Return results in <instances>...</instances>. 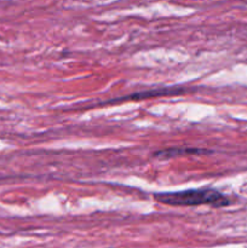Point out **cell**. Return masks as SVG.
<instances>
[{
	"label": "cell",
	"instance_id": "3957f363",
	"mask_svg": "<svg viewBox=\"0 0 247 248\" xmlns=\"http://www.w3.org/2000/svg\"><path fill=\"white\" fill-rule=\"evenodd\" d=\"M203 153H210L208 150L198 149V148H172V149H165L155 152L154 157L159 159H171L176 156H183V154L193 155V154H203Z\"/></svg>",
	"mask_w": 247,
	"mask_h": 248
},
{
	"label": "cell",
	"instance_id": "7a4b0ae2",
	"mask_svg": "<svg viewBox=\"0 0 247 248\" xmlns=\"http://www.w3.org/2000/svg\"><path fill=\"white\" fill-rule=\"evenodd\" d=\"M186 90L181 89V87H162V89L152 90V91H145V92H138V93L130 94L127 97H123L120 101H137V99H145V98H152V97H161V96H174V94H181L185 93Z\"/></svg>",
	"mask_w": 247,
	"mask_h": 248
},
{
	"label": "cell",
	"instance_id": "6da1fadb",
	"mask_svg": "<svg viewBox=\"0 0 247 248\" xmlns=\"http://www.w3.org/2000/svg\"><path fill=\"white\" fill-rule=\"evenodd\" d=\"M154 199L160 203L167 206H202L208 205L212 207H224L229 205V200L220 191L212 188L189 189L174 193L155 194Z\"/></svg>",
	"mask_w": 247,
	"mask_h": 248
}]
</instances>
